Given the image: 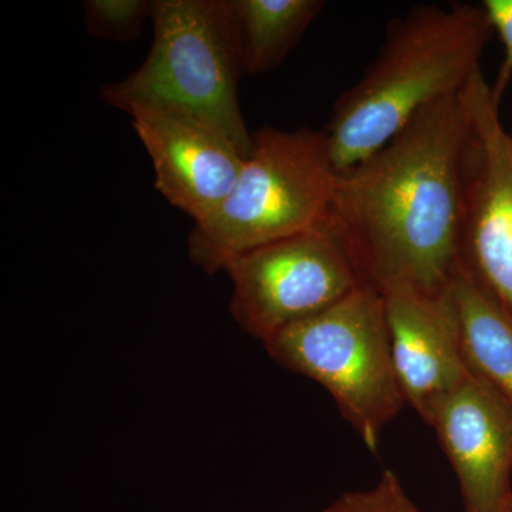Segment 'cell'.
Returning a JSON list of instances; mask_svg holds the SVG:
<instances>
[{"instance_id": "obj_1", "label": "cell", "mask_w": 512, "mask_h": 512, "mask_svg": "<svg viewBox=\"0 0 512 512\" xmlns=\"http://www.w3.org/2000/svg\"><path fill=\"white\" fill-rule=\"evenodd\" d=\"M470 133L463 92L454 94L339 174L328 229L363 288L448 291L460 268Z\"/></svg>"}, {"instance_id": "obj_2", "label": "cell", "mask_w": 512, "mask_h": 512, "mask_svg": "<svg viewBox=\"0 0 512 512\" xmlns=\"http://www.w3.org/2000/svg\"><path fill=\"white\" fill-rule=\"evenodd\" d=\"M493 35L484 6L473 3L419 5L394 18L322 130L336 171L375 154L430 104L463 92Z\"/></svg>"}, {"instance_id": "obj_3", "label": "cell", "mask_w": 512, "mask_h": 512, "mask_svg": "<svg viewBox=\"0 0 512 512\" xmlns=\"http://www.w3.org/2000/svg\"><path fill=\"white\" fill-rule=\"evenodd\" d=\"M252 143L234 190L188 237L192 264L208 275L252 249L328 229L339 173L323 131L265 127Z\"/></svg>"}, {"instance_id": "obj_4", "label": "cell", "mask_w": 512, "mask_h": 512, "mask_svg": "<svg viewBox=\"0 0 512 512\" xmlns=\"http://www.w3.org/2000/svg\"><path fill=\"white\" fill-rule=\"evenodd\" d=\"M153 43L143 64L101 87L107 106L161 109L204 121L244 156L252 134L238 100L244 76L224 0H154Z\"/></svg>"}, {"instance_id": "obj_5", "label": "cell", "mask_w": 512, "mask_h": 512, "mask_svg": "<svg viewBox=\"0 0 512 512\" xmlns=\"http://www.w3.org/2000/svg\"><path fill=\"white\" fill-rule=\"evenodd\" d=\"M264 346L278 365L328 390L343 419L376 453L383 431L406 406L382 295L357 289Z\"/></svg>"}, {"instance_id": "obj_6", "label": "cell", "mask_w": 512, "mask_h": 512, "mask_svg": "<svg viewBox=\"0 0 512 512\" xmlns=\"http://www.w3.org/2000/svg\"><path fill=\"white\" fill-rule=\"evenodd\" d=\"M225 272L232 282V318L264 345L363 288L355 266L329 229L252 249Z\"/></svg>"}, {"instance_id": "obj_7", "label": "cell", "mask_w": 512, "mask_h": 512, "mask_svg": "<svg viewBox=\"0 0 512 512\" xmlns=\"http://www.w3.org/2000/svg\"><path fill=\"white\" fill-rule=\"evenodd\" d=\"M463 96L471 133L464 160L460 266L512 318V137L481 69Z\"/></svg>"}, {"instance_id": "obj_8", "label": "cell", "mask_w": 512, "mask_h": 512, "mask_svg": "<svg viewBox=\"0 0 512 512\" xmlns=\"http://www.w3.org/2000/svg\"><path fill=\"white\" fill-rule=\"evenodd\" d=\"M161 195L194 220H207L227 200L244 167V154L217 128L161 109L130 111Z\"/></svg>"}, {"instance_id": "obj_9", "label": "cell", "mask_w": 512, "mask_h": 512, "mask_svg": "<svg viewBox=\"0 0 512 512\" xmlns=\"http://www.w3.org/2000/svg\"><path fill=\"white\" fill-rule=\"evenodd\" d=\"M429 426L450 461L466 512H512V407L471 375Z\"/></svg>"}, {"instance_id": "obj_10", "label": "cell", "mask_w": 512, "mask_h": 512, "mask_svg": "<svg viewBox=\"0 0 512 512\" xmlns=\"http://www.w3.org/2000/svg\"><path fill=\"white\" fill-rule=\"evenodd\" d=\"M383 298L404 402L429 424L434 409L470 376L450 288L444 293L400 289Z\"/></svg>"}, {"instance_id": "obj_11", "label": "cell", "mask_w": 512, "mask_h": 512, "mask_svg": "<svg viewBox=\"0 0 512 512\" xmlns=\"http://www.w3.org/2000/svg\"><path fill=\"white\" fill-rule=\"evenodd\" d=\"M468 370L512 407V318L458 268L450 285Z\"/></svg>"}, {"instance_id": "obj_12", "label": "cell", "mask_w": 512, "mask_h": 512, "mask_svg": "<svg viewBox=\"0 0 512 512\" xmlns=\"http://www.w3.org/2000/svg\"><path fill=\"white\" fill-rule=\"evenodd\" d=\"M242 70L248 76L271 72L326 8L323 0H224Z\"/></svg>"}, {"instance_id": "obj_13", "label": "cell", "mask_w": 512, "mask_h": 512, "mask_svg": "<svg viewBox=\"0 0 512 512\" xmlns=\"http://www.w3.org/2000/svg\"><path fill=\"white\" fill-rule=\"evenodd\" d=\"M84 26L90 36L110 42H133L153 16V0H86Z\"/></svg>"}, {"instance_id": "obj_14", "label": "cell", "mask_w": 512, "mask_h": 512, "mask_svg": "<svg viewBox=\"0 0 512 512\" xmlns=\"http://www.w3.org/2000/svg\"><path fill=\"white\" fill-rule=\"evenodd\" d=\"M320 512H420L396 474L384 470L370 490L349 491Z\"/></svg>"}, {"instance_id": "obj_15", "label": "cell", "mask_w": 512, "mask_h": 512, "mask_svg": "<svg viewBox=\"0 0 512 512\" xmlns=\"http://www.w3.org/2000/svg\"><path fill=\"white\" fill-rule=\"evenodd\" d=\"M481 5L504 46L503 64L493 86L495 97L501 100L512 77V0H485Z\"/></svg>"}]
</instances>
